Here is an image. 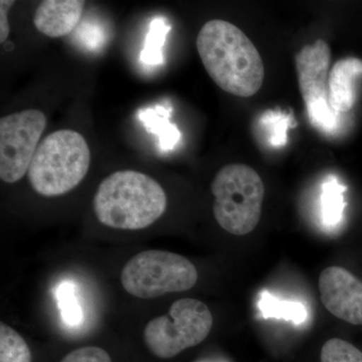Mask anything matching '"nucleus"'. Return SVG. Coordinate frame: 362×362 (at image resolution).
<instances>
[{"mask_svg": "<svg viewBox=\"0 0 362 362\" xmlns=\"http://www.w3.org/2000/svg\"><path fill=\"white\" fill-rule=\"evenodd\" d=\"M197 47L207 74L221 90L249 98L261 89L263 59L238 26L226 21H207L197 35Z\"/></svg>", "mask_w": 362, "mask_h": 362, "instance_id": "f257e3e1", "label": "nucleus"}, {"mask_svg": "<svg viewBox=\"0 0 362 362\" xmlns=\"http://www.w3.org/2000/svg\"><path fill=\"white\" fill-rule=\"evenodd\" d=\"M102 225L137 230L156 223L165 213L168 197L158 182L134 170L117 171L105 178L93 199Z\"/></svg>", "mask_w": 362, "mask_h": 362, "instance_id": "f03ea898", "label": "nucleus"}, {"mask_svg": "<svg viewBox=\"0 0 362 362\" xmlns=\"http://www.w3.org/2000/svg\"><path fill=\"white\" fill-rule=\"evenodd\" d=\"M90 164L89 145L80 133L56 131L37 147L28 168V180L37 194L58 197L82 182Z\"/></svg>", "mask_w": 362, "mask_h": 362, "instance_id": "7ed1b4c3", "label": "nucleus"}, {"mask_svg": "<svg viewBox=\"0 0 362 362\" xmlns=\"http://www.w3.org/2000/svg\"><path fill=\"white\" fill-rule=\"evenodd\" d=\"M214 216L221 228L246 235L257 228L262 216L265 187L261 176L246 164H228L211 182Z\"/></svg>", "mask_w": 362, "mask_h": 362, "instance_id": "20e7f679", "label": "nucleus"}, {"mask_svg": "<svg viewBox=\"0 0 362 362\" xmlns=\"http://www.w3.org/2000/svg\"><path fill=\"white\" fill-rule=\"evenodd\" d=\"M197 279L199 273L189 259L160 250H149L135 255L121 273L124 289L141 299L187 291L197 284Z\"/></svg>", "mask_w": 362, "mask_h": 362, "instance_id": "39448f33", "label": "nucleus"}, {"mask_svg": "<svg viewBox=\"0 0 362 362\" xmlns=\"http://www.w3.org/2000/svg\"><path fill=\"white\" fill-rule=\"evenodd\" d=\"M213 314L202 301L183 298L171 305L168 315L156 317L145 326L147 349L161 359L173 358L204 341L213 328Z\"/></svg>", "mask_w": 362, "mask_h": 362, "instance_id": "423d86ee", "label": "nucleus"}, {"mask_svg": "<svg viewBox=\"0 0 362 362\" xmlns=\"http://www.w3.org/2000/svg\"><path fill=\"white\" fill-rule=\"evenodd\" d=\"M330 59L329 45L320 39L305 45L295 58L299 89L310 122L326 133L334 131L338 117L328 99Z\"/></svg>", "mask_w": 362, "mask_h": 362, "instance_id": "0eeeda50", "label": "nucleus"}, {"mask_svg": "<svg viewBox=\"0 0 362 362\" xmlns=\"http://www.w3.org/2000/svg\"><path fill=\"white\" fill-rule=\"evenodd\" d=\"M47 125L42 111L25 110L0 119V178L16 183L28 173Z\"/></svg>", "mask_w": 362, "mask_h": 362, "instance_id": "6e6552de", "label": "nucleus"}, {"mask_svg": "<svg viewBox=\"0 0 362 362\" xmlns=\"http://www.w3.org/2000/svg\"><path fill=\"white\" fill-rule=\"evenodd\" d=\"M321 302L332 315L362 325V281L342 267L324 269L319 276Z\"/></svg>", "mask_w": 362, "mask_h": 362, "instance_id": "1a4fd4ad", "label": "nucleus"}, {"mask_svg": "<svg viewBox=\"0 0 362 362\" xmlns=\"http://www.w3.org/2000/svg\"><path fill=\"white\" fill-rule=\"evenodd\" d=\"M84 6L82 0H45L35 11L33 23L47 37H65L77 28Z\"/></svg>", "mask_w": 362, "mask_h": 362, "instance_id": "9d476101", "label": "nucleus"}, {"mask_svg": "<svg viewBox=\"0 0 362 362\" xmlns=\"http://www.w3.org/2000/svg\"><path fill=\"white\" fill-rule=\"evenodd\" d=\"M361 75V59L349 57L335 63L328 78V99L333 111L343 113L354 107L356 81Z\"/></svg>", "mask_w": 362, "mask_h": 362, "instance_id": "9b49d317", "label": "nucleus"}, {"mask_svg": "<svg viewBox=\"0 0 362 362\" xmlns=\"http://www.w3.org/2000/svg\"><path fill=\"white\" fill-rule=\"evenodd\" d=\"M169 110L163 107L145 109L140 112V120L148 132L158 136V146L162 151H169L180 140L177 127L169 122Z\"/></svg>", "mask_w": 362, "mask_h": 362, "instance_id": "f8f14e48", "label": "nucleus"}, {"mask_svg": "<svg viewBox=\"0 0 362 362\" xmlns=\"http://www.w3.org/2000/svg\"><path fill=\"white\" fill-rule=\"evenodd\" d=\"M170 25H168L165 18H156L151 21L149 32L147 33L140 59L143 63L148 65H159L163 63V45Z\"/></svg>", "mask_w": 362, "mask_h": 362, "instance_id": "ddd939ff", "label": "nucleus"}, {"mask_svg": "<svg viewBox=\"0 0 362 362\" xmlns=\"http://www.w3.org/2000/svg\"><path fill=\"white\" fill-rule=\"evenodd\" d=\"M0 362H32L25 340L6 323H0Z\"/></svg>", "mask_w": 362, "mask_h": 362, "instance_id": "4468645a", "label": "nucleus"}, {"mask_svg": "<svg viewBox=\"0 0 362 362\" xmlns=\"http://www.w3.org/2000/svg\"><path fill=\"white\" fill-rule=\"evenodd\" d=\"M259 306L265 317L284 318L296 323H301L307 315L303 305L295 302L278 301L267 293L262 294Z\"/></svg>", "mask_w": 362, "mask_h": 362, "instance_id": "2eb2a0df", "label": "nucleus"}, {"mask_svg": "<svg viewBox=\"0 0 362 362\" xmlns=\"http://www.w3.org/2000/svg\"><path fill=\"white\" fill-rule=\"evenodd\" d=\"M57 299L64 322L77 326L83 321V311L76 296L75 286L71 282H64L57 291Z\"/></svg>", "mask_w": 362, "mask_h": 362, "instance_id": "dca6fc26", "label": "nucleus"}, {"mask_svg": "<svg viewBox=\"0 0 362 362\" xmlns=\"http://www.w3.org/2000/svg\"><path fill=\"white\" fill-rule=\"evenodd\" d=\"M321 362H362V351L351 343L332 338L324 343Z\"/></svg>", "mask_w": 362, "mask_h": 362, "instance_id": "f3484780", "label": "nucleus"}, {"mask_svg": "<svg viewBox=\"0 0 362 362\" xmlns=\"http://www.w3.org/2000/svg\"><path fill=\"white\" fill-rule=\"evenodd\" d=\"M343 209L342 187L337 180H327L323 185L322 211L326 223H334L341 216Z\"/></svg>", "mask_w": 362, "mask_h": 362, "instance_id": "a211bd4d", "label": "nucleus"}, {"mask_svg": "<svg viewBox=\"0 0 362 362\" xmlns=\"http://www.w3.org/2000/svg\"><path fill=\"white\" fill-rule=\"evenodd\" d=\"M290 117L282 115L280 112H267L262 116L261 124L268 132L269 140L273 146H283L287 141L286 130L289 126Z\"/></svg>", "mask_w": 362, "mask_h": 362, "instance_id": "6ab92c4d", "label": "nucleus"}, {"mask_svg": "<svg viewBox=\"0 0 362 362\" xmlns=\"http://www.w3.org/2000/svg\"><path fill=\"white\" fill-rule=\"evenodd\" d=\"M76 30L75 37L83 47L90 51L99 49L105 42V33L96 23L93 21H84Z\"/></svg>", "mask_w": 362, "mask_h": 362, "instance_id": "aec40b11", "label": "nucleus"}, {"mask_svg": "<svg viewBox=\"0 0 362 362\" xmlns=\"http://www.w3.org/2000/svg\"><path fill=\"white\" fill-rule=\"evenodd\" d=\"M61 362H112V359L101 347L86 346L66 354Z\"/></svg>", "mask_w": 362, "mask_h": 362, "instance_id": "412c9836", "label": "nucleus"}, {"mask_svg": "<svg viewBox=\"0 0 362 362\" xmlns=\"http://www.w3.org/2000/svg\"><path fill=\"white\" fill-rule=\"evenodd\" d=\"M14 1L13 0H1L0 1V42L4 44L9 35L8 21H7V13L9 8L13 7Z\"/></svg>", "mask_w": 362, "mask_h": 362, "instance_id": "4be33fe9", "label": "nucleus"}]
</instances>
